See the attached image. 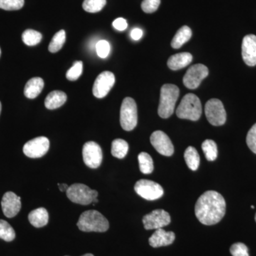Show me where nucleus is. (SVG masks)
Returning a JSON list of instances; mask_svg holds the SVG:
<instances>
[{
	"mask_svg": "<svg viewBox=\"0 0 256 256\" xmlns=\"http://www.w3.org/2000/svg\"><path fill=\"white\" fill-rule=\"evenodd\" d=\"M225 200L215 191L204 192L197 200L195 214L202 224L206 226L218 224L226 214Z\"/></svg>",
	"mask_w": 256,
	"mask_h": 256,
	"instance_id": "1",
	"label": "nucleus"
},
{
	"mask_svg": "<svg viewBox=\"0 0 256 256\" xmlns=\"http://www.w3.org/2000/svg\"><path fill=\"white\" fill-rule=\"evenodd\" d=\"M138 124V108L136 101L127 97L122 101L120 108V124L122 129L131 131Z\"/></svg>",
	"mask_w": 256,
	"mask_h": 256,
	"instance_id": "6",
	"label": "nucleus"
},
{
	"mask_svg": "<svg viewBox=\"0 0 256 256\" xmlns=\"http://www.w3.org/2000/svg\"><path fill=\"white\" fill-rule=\"evenodd\" d=\"M0 56H1V48H0Z\"/></svg>",
	"mask_w": 256,
	"mask_h": 256,
	"instance_id": "43",
	"label": "nucleus"
},
{
	"mask_svg": "<svg viewBox=\"0 0 256 256\" xmlns=\"http://www.w3.org/2000/svg\"><path fill=\"white\" fill-rule=\"evenodd\" d=\"M242 60L249 66L256 65V36L254 34L246 35L242 40Z\"/></svg>",
	"mask_w": 256,
	"mask_h": 256,
	"instance_id": "16",
	"label": "nucleus"
},
{
	"mask_svg": "<svg viewBox=\"0 0 256 256\" xmlns=\"http://www.w3.org/2000/svg\"><path fill=\"white\" fill-rule=\"evenodd\" d=\"M208 75V69L203 64H196L188 69L183 78L185 86L190 89H196L202 80Z\"/></svg>",
	"mask_w": 256,
	"mask_h": 256,
	"instance_id": "9",
	"label": "nucleus"
},
{
	"mask_svg": "<svg viewBox=\"0 0 256 256\" xmlns=\"http://www.w3.org/2000/svg\"><path fill=\"white\" fill-rule=\"evenodd\" d=\"M230 252L233 256H249L248 248L242 242H236L230 247Z\"/></svg>",
	"mask_w": 256,
	"mask_h": 256,
	"instance_id": "34",
	"label": "nucleus"
},
{
	"mask_svg": "<svg viewBox=\"0 0 256 256\" xmlns=\"http://www.w3.org/2000/svg\"><path fill=\"white\" fill-rule=\"evenodd\" d=\"M98 200L97 198H96L95 200H94V202H92V203L96 204L98 203Z\"/></svg>",
	"mask_w": 256,
	"mask_h": 256,
	"instance_id": "40",
	"label": "nucleus"
},
{
	"mask_svg": "<svg viewBox=\"0 0 256 256\" xmlns=\"http://www.w3.org/2000/svg\"><path fill=\"white\" fill-rule=\"evenodd\" d=\"M192 32L191 28L188 26H184L176 32L172 41L171 42L172 47L174 48H180L191 38Z\"/></svg>",
	"mask_w": 256,
	"mask_h": 256,
	"instance_id": "22",
	"label": "nucleus"
},
{
	"mask_svg": "<svg viewBox=\"0 0 256 256\" xmlns=\"http://www.w3.org/2000/svg\"><path fill=\"white\" fill-rule=\"evenodd\" d=\"M192 60V55L188 52L176 54L170 57L168 62V66L172 70H180L188 66V64H191Z\"/></svg>",
	"mask_w": 256,
	"mask_h": 256,
	"instance_id": "18",
	"label": "nucleus"
},
{
	"mask_svg": "<svg viewBox=\"0 0 256 256\" xmlns=\"http://www.w3.org/2000/svg\"><path fill=\"white\" fill-rule=\"evenodd\" d=\"M160 0H144L141 4V8L148 14L154 12L159 8Z\"/></svg>",
	"mask_w": 256,
	"mask_h": 256,
	"instance_id": "35",
	"label": "nucleus"
},
{
	"mask_svg": "<svg viewBox=\"0 0 256 256\" xmlns=\"http://www.w3.org/2000/svg\"><path fill=\"white\" fill-rule=\"evenodd\" d=\"M16 236V234L11 225L6 220H0V238L5 242H12Z\"/></svg>",
	"mask_w": 256,
	"mask_h": 256,
	"instance_id": "29",
	"label": "nucleus"
},
{
	"mask_svg": "<svg viewBox=\"0 0 256 256\" xmlns=\"http://www.w3.org/2000/svg\"><path fill=\"white\" fill-rule=\"evenodd\" d=\"M205 114L210 124L214 126H223L226 121V112L218 99L208 100L205 106Z\"/></svg>",
	"mask_w": 256,
	"mask_h": 256,
	"instance_id": "7",
	"label": "nucleus"
},
{
	"mask_svg": "<svg viewBox=\"0 0 256 256\" xmlns=\"http://www.w3.org/2000/svg\"><path fill=\"white\" fill-rule=\"evenodd\" d=\"M66 42V32L60 30L55 34L48 46V50L50 53H56L63 47Z\"/></svg>",
	"mask_w": 256,
	"mask_h": 256,
	"instance_id": "28",
	"label": "nucleus"
},
{
	"mask_svg": "<svg viewBox=\"0 0 256 256\" xmlns=\"http://www.w3.org/2000/svg\"><path fill=\"white\" fill-rule=\"evenodd\" d=\"M202 112L201 101L193 94H188L184 96L176 110V116L180 118L192 121L198 120L201 117Z\"/></svg>",
	"mask_w": 256,
	"mask_h": 256,
	"instance_id": "4",
	"label": "nucleus"
},
{
	"mask_svg": "<svg viewBox=\"0 0 256 256\" xmlns=\"http://www.w3.org/2000/svg\"><path fill=\"white\" fill-rule=\"evenodd\" d=\"M255 220H256V216H255Z\"/></svg>",
	"mask_w": 256,
	"mask_h": 256,
	"instance_id": "45",
	"label": "nucleus"
},
{
	"mask_svg": "<svg viewBox=\"0 0 256 256\" xmlns=\"http://www.w3.org/2000/svg\"><path fill=\"white\" fill-rule=\"evenodd\" d=\"M184 160L190 170L196 171L200 164V156L194 146H188L184 152Z\"/></svg>",
	"mask_w": 256,
	"mask_h": 256,
	"instance_id": "23",
	"label": "nucleus"
},
{
	"mask_svg": "<svg viewBox=\"0 0 256 256\" xmlns=\"http://www.w3.org/2000/svg\"><path fill=\"white\" fill-rule=\"evenodd\" d=\"M44 86V82L42 78L35 77L30 79L24 88V95L30 99L36 98L41 94Z\"/></svg>",
	"mask_w": 256,
	"mask_h": 256,
	"instance_id": "20",
	"label": "nucleus"
},
{
	"mask_svg": "<svg viewBox=\"0 0 256 256\" xmlns=\"http://www.w3.org/2000/svg\"><path fill=\"white\" fill-rule=\"evenodd\" d=\"M58 185L60 191L62 192H66L67 190H68V188H69L68 184H58Z\"/></svg>",
	"mask_w": 256,
	"mask_h": 256,
	"instance_id": "39",
	"label": "nucleus"
},
{
	"mask_svg": "<svg viewBox=\"0 0 256 256\" xmlns=\"http://www.w3.org/2000/svg\"><path fill=\"white\" fill-rule=\"evenodd\" d=\"M134 191L139 196L150 201L161 198L164 194V190L161 185L148 180L138 181L134 185Z\"/></svg>",
	"mask_w": 256,
	"mask_h": 256,
	"instance_id": "8",
	"label": "nucleus"
},
{
	"mask_svg": "<svg viewBox=\"0 0 256 256\" xmlns=\"http://www.w3.org/2000/svg\"><path fill=\"white\" fill-rule=\"evenodd\" d=\"M66 100L67 96L65 92L60 90H54L47 96L44 105L48 110H54L63 106Z\"/></svg>",
	"mask_w": 256,
	"mask_h": 256,
	"instance_id": "19",
	"label": "nucleus"
},
{
	"mask_svg": "<svg viewBox=\"0 0 256 256\" xmlns=\"http://www.w3.org/2000/svg\"><path fill=\"white\" fill-rule=\"evenodd\" d=\"M142 36L143 32L141 28H133L132 31L130 32L131 38H132L133 40H136V41L140 40Z\"/></svg>",
	"mask_w": 256,
	"mask_h": 256,
	"instance_id": "38",
	"label": "nucleus"
},
{
	"mask_svg": "<svg viewBox=\"0 0 256 256\" xmlns=\"http://www.w3.org/2000/svg\"><path fill=\"white\" fill-rule=\"evenodd\" d=\"M246 143L249 149L256 154V124L252 126L248 132Z\"/></svg>",
	"mask_w": 256,
	"mask_h": 256,
	"instance_id": "36",
	"label": "nucleus"
},
{
	"mask_svg": "<svg viewBox=\"0 0 256 256\" xmlns=\"http://www.w3.org/2000/svg\"><path fill=\"white\" fill-rule=\"evenodd\" d=\"M128 150L129 146L124 140L116 139L112 141L111 154L114 158L122 159L127 156Z\"/></svg>",
	"mask_w": 256,
	"mask_h": 256,
	"instance_id": "24",
	"label": "nucleus"
},
{
	"mask_svg": "<svg viewBox=\"0 0 256 256\" xmlns=\"http://www.w3.org/2000/svg\"><path fill=\"white\" fill-rule=\"evenodd\" d=\"M112 26L118 31H124L128 28L127 21L124 18H118L114 20Z\"/></svg>",
	"mask_w": 256,
	"mask_h": 256,
	"instance_id": "37",
	"label": "nucleus"
},
{
	"mask_svg": "<svg viewBox=\"0 0 256 256\" xmlns=\"http://www.w3.org/2000/svg\"><path fill=\"white\" fill-rule=\"evenodd\" d=\"M96 53L100 58H105L110 53V44L106 40H100L96 43Z\"/></svg>",
	"mask_w": 256,
	"mask_h": 256,
	"instance_id": "33",
	"label": "nucleus"
},
{
	"mask_svg": "<svg viewBox=\"0 0 256 256\" xmlns=\"http://www.w3.org/2000/svg\"><path fill=\"white\" fill-rule=\"evenodd\" d=\"M142 222L146 230L162 228L169 225L171 222V217L166 210H156L144 216Z\"/></svg>",
	"mask_w": 256,
	"mask_h": 256,
	"instance_id": "11",
	"label": "nucleus"
},
{
	"mask_svg": "<svg viewBox=\"0 0 256 256\" xmlns=\"http://www.w3.org/2000/svg\"><path fill=\"white\" fill-rule=\"evenodd\" d=\"M252 208H255V207H254V206H252Z\"/></svg>",
	"mask_w": 256,
	"mask_h": 256,
	"instance_id": "44",
	"label": "nucleus"
},
{
	"mask_svg": "<svg viewBox=\"0 0 256 256\" xmlns=\"http://www.w3.org/2000/svg\"><path fill=\"white\" fill-rule=\"evenodd\" d=\"M50 140L46 137H38L28 141L24 146L25 156L30 158H40L44 156L50 149Z\"/></svg>",
	"mask_w": 256,
	"mask_h": 256,
	"instance_id": "13",
	"label": "nucleus"
},
{
	"mask_svg": "<svg viewBox=\"0 0 256 256\" xmlns=\"http://www.w3.org/2000/svg\"><path fill=\"white\" fill-rule=\"evenodd\" d=\"M84 162L88 168H99L102 160V150L98 144L92 141L86 143L82 148Z\"/></svg>",
	"mask_w": 256,
	"mask_h": 256,
	"instance_id": "10",
	"label": "nucleus"
},
{
	"mask_svg": "<svg viewBox=\"0 0 256 256\" xmlns=\"http://www.w3.org/2000/svg\"><path fill=\"white\" fill-rule=\"evenodd\" d=\"M206 160L208 161H214L218 156V149L216 142L212 140H206L202 146Z\"/></svg>",
	"mask_w": 256,
	"mask_h": 256,
	"instance_id": "26",
	"label": "nucleus"
},
{
	"mask_svg": "<svg viewBox=\"0 0 256 256\" xmlns=\"http://www.w3.org/2000/svg\"><path fill=\"white\" fill-rule=\"evenodd\" d=\"M114 82L116 78L112 72H102L96 79L92 87V94L98 98L106 97L114 87Z\"/></svg>",
	"mask_w": 256,
	"mask_h": 256,
	"instance_id": "12",
	"label": "nucleus"
},
{
	"mask_svg": "<svg viewBox=\"0 0 256 256\" xmlns=\"http://www.w3.org/2000/svg\"><path fill=\"white\" fill-rule=\"evenodd\" d=\"M98 193L82 184H74L69 186L66 196L72 202L78 204L88 205L97 198Z\"/></svg>",
	"mask_w": 256,
	"mask_h": 256,
	"instance_id": "5",
	"label": "nucleus"
},
{
	"mask_svg": "<svg viewBox=\"0 0 256 256\" xmlns=\"http://www.w3.org/2000/svg\"><path fill=\"white\" fill-rule=\"evenodd\" d=\"M1 111H2V104H1V102H0V114H1Z\"/></svg>",
	"mask_w": 256,
	"mask_h": 256,
	"instance_id": "42",
	"label": "nucleus"
},
{
	"mask_svg": "<svg viewBox=\"0 0 256 256\" xmlns=\"http://www.w3.org/2000/svg\"><path fill=\"white\" fill-rule=\"evenodd\" d=\"M82 256H94L92 255V254H85V255H84Z\"/></svg>",
	"mask_w": 256,
	"mask_h": 256,
	"instance_id": "41",
	"label": "nucleus"
},
{
	"mask_svg": "<svg viewBox=\"0 0 256 256\" xmlns=\"http://www.w3.org/2000/svg\"><path fill=\"white\" fill-rule=\"evenodd\" d=\"M1 204L3 213L8 218H13L21 210V198L12 192L4 194Z\"/></svg>",
	"mask_w": 256,
	"mask_h": 256,
	"instance_id": "15",
	"label": "nucleus"
},
{
	"mask_svg": "<svg viewBox=\"0 0 256 256\" xmlns=\"http://www.w3.org/2000/svg\"><path fill=\"white\" fill-rule=\"evenodd\" d=\"M77 226L84 232H106L108 230L109 222L100 212L89 210L80 215Z\"/></svg>",
	"mask_w": 256,
	"mask_h": 256,
	"instance_id": "2",
	"label": "nucleus"
},
{
	"mask_svg": "<svg viewBox=\"0 0 256 256\" xmlns=\"http://www.w3.org/2000/svg\"><path fill=\"white\" fill-rule=\"evenodd\" d=\"M140 170L143 174H150L154 170V164L151 156L148 153L141 152L138 156Z\"/></svg>",
	"mask_w": 256,
	"mask_h": 256,
	"instance_id": "25",
	"label": "nucleus"
},
{
	"mask_svg": "<svg viewBox=\"0 0 256 256\" xmlns=\"http://www.w3.org/2000/svg\"><path fill=\"white\" fill-rule=\"evenodd\" d=\"M28 220L36 228L45 226L48 222V212L44 208H38L32 210L28 214Z\"/></svg>",
	"mask_w": 256,
	"mask_h": 256,
	"instance_id": "21",
	"label": "nucleus"
},
{
	"mask_svg": "<svg viewBox=\"0 0 256 256\" xmlns=\"http://www.w3.org/2000/svg\"><path fill=\"white\" fill-rule=\"evenodd\" d=\"M175 240V234L172 232H166L162 228L156 229L154 233L149 238L152 247L159 248L171 245Z\"/></svg>",
	"mask_w": 256,
	"mask_h": 256,
	"instance_id": "17",
	"label": "nucleus"
},
{
	"mask_svg": "<svg viewBox=\"0 0 256 256\" xmlns=\"http://www.w3.org/2000/svg\"><path fill=\"white\" fill-rule=\"evenodd\" d=\"M22 41L28 46H35L42 41V35L40 32L33 30H28L22 34Z\"/></svg>",
	"mask_w": 256,
	"mask_h": 256,
	"instance_id": "27",
	"label": "nucleus"
},
{
	"mask_svg": "<svg viewBox=\"0 0 256 256\" xmlns=\"http://www.w3.org/2000/svg\"><path fill=\"white\" fill-rule=\"evenodd\" d=\"M82 62L80 60L76 62L66 73V78L69 80H76L82 76Z\"/></svg>",
	"mask_w": 256,
	"mask_h": 256,
	"instance_id": "32",
	"label": "nucleus"
},
{
	"mask_svg": "<svg viewBox=\"0 0 256 256\" xmlns=\"http://www.w3.org/2000/svg\"><path fill=\"white\" fill-rule=\"evenodd\" d=\"M180 96V89L174 84H164L160 92L158 114L162 118H168L174 112L175 105Z\"/></svg>",
	"mask_w": 256,
	"mask_h": 256,
	"instance_id": "3",
	"label": "nucleus"
},
{
	"mask_svg": "<svg viewBox=\"0 0 256 256\" xmlns=\"http://www.w3.org/2000/svg\"><path fill=\"white\" fill-rule=\"evenodd\" d=\"M106 4V0H84L82 8L90 13H96L101 11Z\"/></svg>",
	"mask_w": 256,
	"mask_h": 256,
	"instance_id": "30",
	"label": "nucleus"
},
{
	"mask_svg": "<svg viewBox=\"0 0 256 256\" xmlns=\"http://www.w3.org/2000/svg\"><path fill=\"white\" fill-rule=\"evenodd\" d=\"M150 142L154 149L162 156H170L174 153V149L168 134L161 130H156L151 134Z\"/></svg>",
	"mask_w": 256,
	"mask_h": 256,
	"instance_id": "14",
	"label": "nucleus"
},
{
	"mask_svg": "<svg viewBox=\"0 0 256 256\" xmlns=\"http://www.w3.org/2000/svg\"><path fill=\"white\" fill-rule=\"evenodd\" d=\"M24 0H0V9L12 11L22 9Z\"/></svg>",
	"mask_w": 256,
	"mask_h": 256,
	"instance_id": "31",
	"label": "nucleus"
}]
</instances>
